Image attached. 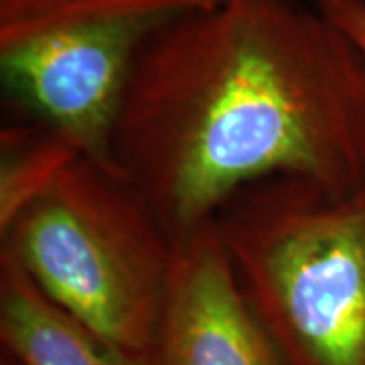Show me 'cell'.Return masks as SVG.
<instances>
[{
    "label": "cell",
    "instance_id": "9c48e42d",
    "mask_svg": "<svg viewBox=\"0 0 365 365\" xmlns=\"http://www.w3.org/2000/svg\"><path fill=\"white\" fill-rule=\"evenodd\" d=\"M0 365H21V364L14 359L11 353H6L4 349H2V353H0Z\"/></svg>",
    "mask_w": 365,
    "mask_h": 365
},
{
    "label": "cell",
    "instance_id": "7a4b0ae2",
    "mask_svg": "<svg viewBox=\"0 0 365 365\" xmlns=\"http://www.w3.org/2000/svg\"><path fill=\"white\" fill-rule=\"evenodd\" d=\"M215 225L287 365H365V181L252 182Z\"/></svg>",
    "mask_w": 365,
    "mask_h": 365
},
{
    "label": "cell",
    "instance_id": "277c9868",
    "mask_svg": "<svg viewBox=\"0 0 365 365\" xmlns=\"http://www.w3.org/2000/svg\"><path fill=\"white\" fill-rule=\"evenodd\" d=\"M222 0H0V76L31 120L110 169L124 91L144 45ZM118 170V169H116Z\"/></svg>",
    "mask_w": 365,
    "mask_h": 365
},
{
    "label": "cell",
    "instance_id": "30bf717a",
    "mask_svg": "<svg viewBox=\"0 0 365 365\" xmlns=\"http://www.w3.org/2000/svg\"><path fill=\"white\" fill-rule=\"evenodd\" d=\"M351 2H355V4H359V6H364L365 9V0H351Z\"/></svg>",
    "mask_w": 365,
    "mask_h": 365
},
{
    "label": "cell",
    "instance_id": "52a82bcc",
    "mask_svg": "<svg viewBox=\"0 0 365 365\" xmlns=\"http://www.w3.org/2000/svg\"><path fill=\"white\" fill-rule=\"evenodd\" d=\"M0 155V227H4L81 153L55 128L31 120L2 128Z\"/></svg>",
    "mask_w": 365,
    "mask_h": 365
},
{
    "label": "cell",
    "instance_id": "ba28073f",
    "mask_svg": "<svg viewBox=\"0 0 365 365\" xmlns=\"http://www.w3.org/2000/svg\"><path fill=\"white\" fill-rule=\"evenodd\" d=\"M317 6L339 26L341 31L365 55V9L351 0H317Z\"/></svg>",
    "mask_w": 365,
    "mask_h": 365
},
{
    "label": "cell",
    "instance_id": "6da1fadb",
    "mask_svg": "<svg viewBox=\"0 0 365 365\" xmlns=\"http://www.w3.org/2000/svg\"><path fill=\"white\" fill-rule=\"evenodd\" d=\"M112 158L173 244L252 182L351 191L365 181V55L297 0L185 14L138 55Z\"/></svg>",
    "mask_w": 365,
    "mask_h": 365
},
{
    "label": "cell",
    "instance_id": "8992f818",
    "mask_svg": "<svg viewBox=\"0 0 365 365\" xmlns=\"http://www.w3.org/2000/svg\"><path fill=\"white\" fill-rule=\"evenodd\" d=\"M0 343L21 365H155L150 351L108 339L45 297L0 256Z\"/></svg>",
    "mask_w": 365,
    "mask_h": 365
},
{
    "label": "cell",
    "instance_id": "3957f363",
    "mask_svg": "<svg viewBox=\"0 0 365 365\" xmlns=\"http://www.w3.org/2000/svg\"><path fill=\"white\" fill-rule=\"evenodd\" d=\"M2 250L100 335L150 351L175 244L116 169L78 155L4 227Z\"/></svg>",
    "mask_w": 365,
    "mask_h": 365
},
{
    "label": "cell",
    "instance_id": "5b68a950",
    "mask_svg": "<svg viewBox=\"0 0 365 365\" xmlns=\"http://www.w3.org/2000/svg\"><path fill=\"white\" fill-rule=\"evenodd\" d=\"M150 355L155 365H287L215 222L175 244Z\"/></svg>",
    "mask_w": 365,
    "mask_h": 365
}]
</instances>
